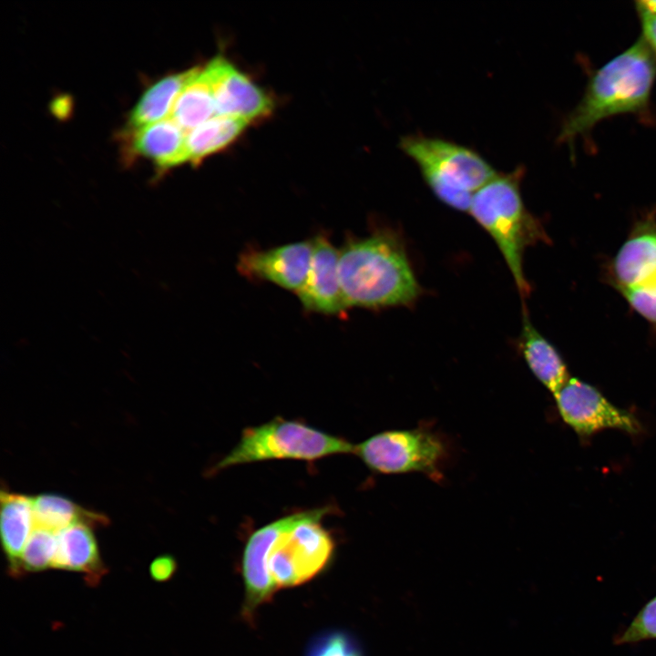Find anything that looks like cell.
I'll return each mask as SVG.
<instances>
[{"label": "cell", "instance_id": "obj_22", "mask_svg": "<svg viewBox=\"0 0 656 656\" xmlns=\"http://www.w3.org/2000/svg\"><path fill=\"white\" fill-rule=\"evenodd\" d=\"M656 639V596L650 600L629 625L613 639L615 644H634Z\"/></svg>", "mask_w": 656, "mask_h": 656}, {"label": "cell", "instance_id": "obj_15", "mask_svg": "<svg viewBox=\"0 0 656 656\" xmlns=\"http://www.w3.org/2000/svg\"><path fill=\"white\" fill-rule=\"evenodd\" d=\"M1 537L12 569H20L26 544L35 528L32 497L1 491Z\"/></svg>", "mask_w": 656, "mask_h": 656}, {"label": "cell", "instance_id": "obj_26", "mask_svg": "<svg viewBox=\"0 0 656 656\" xmlns=\"http://www.w3.org/2000/svg\"><path fill=\"white\" fill-rule=\"evenodd\" d=\"M175 568V560L169 556H163L153 560L150 565V573L155 579L165 580L173 574Z\"/></svg>", "mask_w": 656, "mask_h": 656}, {"label": "cell", "instance_id": "obj_12", "mask_svg": "<svg viewBox=\"0 0 656 656\" xmlns=\"http://www.w3.org/2000/svg\"><path fill=\"white\" fill-rule=\"evenodd\" d=\"M656 276V209L632 227L613 258L610 278L617 291L639 285Z\"/></svg>", "mask_w": 656, "mask_h": 656}, {"label": "cell", "instance_id": "obj_3", "mask_svg": "<svg viewBox=\"0 0 656 656\" xmlns=\"http://www.w3.org/2000/svg\"><path fill=\"white\" fill-rule=\"evenodd\" d=\"M523 176L522 167L497 174L473 195L468 212L493 239L519 293L526 296L530 288L523 270L525 251L548 239L539 220L524 204L520 190Z\"/></svg>", "mask_w": 656, "mask_h": 656}, {"label": "cell", "instance_id": "obj_6", "mask_svg": "<svg viewBox=\"0 0 656 656\" xmlns=\"http://www.w3.org/2000/svg\"><path fill=\"white\" fill-rule=\"evenodd\" d=\"M354 445L300 421L277 416L245 428L238 444L215 466L274 459L313 461L328 456L354 453Z\"/></svg>", "mask_w": 656, "mask_h": 656}, {"label": "cell", "instance_id": "obj_2", "mask_svg": "<svg viewBox=\"0 0 656 656\" xmlns=\"http://www.w3.org/2000/svg\"><path fill=\"white\" fill-rule=\"evenodd\" d=\"M656 56L642 37L596 70L582 98L563 121L558 139L572 147L601 120L619 114L647 116Z\"/></svg>", "mask_w": 656, "mask_h": 656}, {"label": "cell", "instance_id": "obj_21", "mask_svg": "<svg viewBox=\"0 0 656 656\" xmlns=\"http://www.w3.org/2000/svg\"><path fill=\"white\" fill-rule=\"evenodd\" d=\"M56 549V533L35 527L23 550L20 569L37 571L53 566Z\"/></svg>", "mask_w": 656, "mask_h": 656}, {"label": "cell", "instance_id": "obj_17", "mask_svg": "<svg viewBox=\"0 0 656 656\" xmlns=\"http://www.w3.org/2000/svg\"><path fill=\"white\" fill-rule=\"evenodd\" d=\"M215 116L210 78L204 67H197L178 96L169 118L188 133Z\"/></svg>", "mask_w": 656, "mask_h": 656}, {"label": "cell", "instance_id": "obj_19", "mask_svg": "<svg viewBox=\"0 0 656 656\" xmlns=\"http://www.w3.org/2000/svg\"><path fill=\"white\" fill-rule=\"evenodd\" d=\"M248 121L217 115L187 133L189 161L198 164L204 158L231 144L245 129Z\"/></svg>", "mask_w": 656, "mask_h": 656}, {"label": "cell", "instance_id": "obj_11", "mask_svg": "<svg viewBox=\"0 0 656 656\" xmlns=\"http://www.w3.org/2000/svg\"><path fill=\"white\" fill-rule=\"evenodd\" d=\"M307 311L342 315L348 309L339 278V250L326 235L313 240V253L307 278L296 292Z\"/></svg>", "mask_w": 656, "mask_h": 656}, {"label": "cell", "instance_id": "obj_5", "mask_svg": "<svg viewBox=\"0 0 656 656\" xmlns=\"http://www.w3.org/2000/svg\"><path fill=\"white\" fill-rule=\"evenodd\" d=\"M399 146L435 196L458 211L468 212L473 195L497 175L477 151L446 139L409 134Z\"/></svg>", "mask_w": 656, "mask_h": 656}, {"label": "cell", "instance_id": "obj_4", "mask_svg": "<svg viewBox=\"0 0 656 656\" xmlns=\"http://www.w3.org/2000/svg\"><path fill=\"white\" fill-rule=\"evenodd\" d=\"M331 506L300 511L261 528L266 545V567L276 590L301 585L330 562L334 540L322 524Z\"/></svg>", "mask_w": 656, "mask_h": 656}, {"label": "cell", "instance_id": "obj_13", "mask_svg": "<svg viewBox=\"0 0 656 656\" xmlns=\"http://www.w3.org/2000/svg\"><path fill=\"white\" fill-rule=\"evenodd\" d=\"M518 349L532 374L553 395L570 378L557 348L535 328L525 311Z\"/></svg>", "mask_w": 656, "mask_h": 656}, {"label": "cell", "instance_id": "obj_10", "mask_svg": "<svg viewBox=\"0 0 656 656\" xmlns=\"http://www.w3.org/2000/svg\"><path fill=\"white\" fill-rule=\"evenodd\" d=\"M312 253L313 241L267 250L249 249L240 255L237 269L247 278L268 281L297 292L307 278Z\"/></svg>", "mask_w": 656, "mask_h": 656}, {"label": "cell", "instance_id": "obj_9", "mask_svg": "<svg viewBox=\"0 0 656 656\" xmlns=\"http://www.w3.org/2000/svg\"><path fill=\"white\" fill-rule=\"evenodd\" d=\"M204 69L213 90L216 115L250 122L271 114L273 102L269 95L225 57H214Z\"/></svg>", "mask_w": 656, "mask_h": 656}, {"label": "cell", "instance_id": "obj_25", "mask_svg": "<svg viewBox=\"0 0 656 656\" xmlns=\"http://www.w3.org/2000/svg\"><path fill=\"white\" fill-rule=\"evenodd\" d=\"M636 9L641 26V37L656 56V13L636 3Z\"/></svg>", "mask_w": 656, "mask_h": 656}, {"label": "cell", "instance_id": "obj_14", "mask_svg": "<svg viewBox=\"0 0 656 656\" xmlns=\"http://www.w3.org/2000/svg\"><path fill=\"white\" fill-rule=\"evenodd\" d=\"M187 133L170 118L136 128L132 149L161 169L189 161Z\"/></svg>", "mask_w": 656, "mask_h": 656}, {"label": "cell", "instance_id": "obj_24", "mask_svg": "<svg viewBox=\"0 0 656 656\" xmlns=\"http://www.w3.org/2000/svg\"><path fill=\"white\" fill-rule=\"evenodd\" d=\"M620 292L637 313L656 326V276Z\"/></svg>", "mask_w": 656, "mask_h": 656}, {"label": "cell", "instance_id": "obj_16", "mask_svg": "<svg viewBox=\"0 0 656 656\" xmlns=\"http://www.w3.org/2000/svg\"><path fill=\"white\" fill-rule=\"evenodd\" d=\"M54 568L98 576L102 564L91 526L85 523L70 525L56 533Z\"/></svg>", "mask_w": 656, "mask_h": 656}, {"label": "cell", "instance_id": "obj_23", "mask_svg": "<svg viewBox=\"0 0 656 656\" xmlns=\"http://www.w3.org/2000/svg\"><path fill=\"white\" fill-rule=\"evenodd\" d=\"M306 656H363L356 641L343 631L318 636L311 643Z\"/></svg>", "mask_w": 656, "mask_h": 656}, {"label": "cell", "instance_id": "obj_7", "mask_svg": "<svg viewBox=\"0 0 656 656\" xmlns=\"http://www.w3.org/2000/svg\"><path fill=\"white\" fill-rule=\"evenodd\" d=\"M354 454L377 473L421 472L439 480L448 450L442 437L421 427L378 433L354 445Z\"/></svg>", "mask_w": 656, "mask_h": 656}, {"label": "cell", "instance_id": "obj_8", "mask_svg": "<svg viewBox=\"0 0 656 656\" xmlns=\"http://www.w3.org/2000/svg\"><path fill=\"white\" fill-rule=\"evenodd\" d=\"M554 398L559 415L579 436L608 428L630 435L641 431L633 414L615 406L596 387L578 378L570 377Z\"/></svg>", "mask_w": 656, "mask_h": 656}, {"label": "cell", "instance_id": "obj_1", "mask_svg": "<svg viewBox=\"0 0 656 656\" xmlns=\"http://www.w3.org/2000/svg\"><path fill=\"white\" fill-rule=\"evenodd\" d=\"M339 278L347 308L408 306L422 291L404 241L388 229L348 240L339 251Z\"/></svg>", "mask_w": 656, "mask_h": 656}, {"label": "cell", "instance_id": "obj_20", "mask_svg": "<svg viewBox=\"0 0 656 656\" xmlns=\"http://www.w3.org/2000/svg\"><path fill=\"white\" fill-rule=\"evenodd\" d=\"M32 504L35 527L56 533L76 523L91 527L108 523L102 514L84 509L60 496L40 495L32 497Z\"/></svg>", "mask_w": 656, "mask_h": 656}, {"label": "cell", "instance_id": "obj_18", "mask_svg": "<svg viewBox=\"0 0 656 656\" xmlns=\"http://www.w3.org/2000/svg\"><path fill=\"white\" fill-rule=\"evenodd\" d=\"M196 69L193 67L169 75L149 87L130 112V128H138L167 118L178 96Z\"/></svg>", "mask_w": 656, "mask_h": 656}]
</instances>
